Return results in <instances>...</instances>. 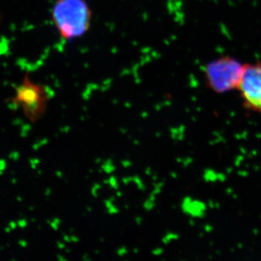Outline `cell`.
<instances>
[{
  "label": "cell",
  "mask_w": 261,
  "mask_h": 261,
  "mask_svg": "<svg viewBox=\"0 0 261 261\" xmlns=\"http://www.w3.org/2000/svg\"><path fill=\"white\" fill-rule=\"evenodd\" d=\"M92 20V11L87 0H56L51 10L53 23L65 42L87 34Z\"/></svg>",
  "instance_id": "obj_1"
},
{
  "label": "cell",
  "mask_w": 261,
  "mask_h": 261,
  "mask_svg": "<svg viewBox=\"0 0 261 261\" xmlns=\"http://www.w3.org/2000/svg\"><path fill=\"white\" fill-rule=\"evenodd\" d=\"M245 65L234 58L222 57L206 65L205 77L208 87L216 93L238 89L243 78Z\"/></svg>",
  "instance_id": "obj_3"
},
{
  "label": "cell",
  "mask_w": 261,
  "mask_h": 261,
  "mask_svg": "<svg viewBox=\"0 0 261 261\" xmlns=\"http://www.w3.org/2000/svg\"><path fill=\"white\" fill-rule=\"evenodd\" d=\"M51 92L47 86L33 82L25 75L23 82L15 88L12 102L21 108L24 116L32 123H35L45 115Z\"/></svg>",
  "instance_id": "obj_2"
},
{
  "label": "cell",
  "mask_w": 261,
  "mask_h": 261,
  "mask_svg": "<svg viewBox=\"0 0 261 261\" xmlns=\"http://www.w3.org/2000/svg\"><path fill=\"white\" fill-rule=\"evenodd\" d=\"M238 89L250 108L261 111V63L245 64Z\"/></svg>",
  "instance_id": "obj_4"
}]
</instances>
